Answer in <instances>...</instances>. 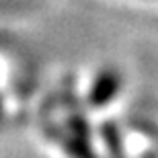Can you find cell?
<instances>
[{"label":"cell","instance_id":"cell-1","mask_svg":"<svg viewBox=\"0 0 158 158\" xmlns=\"http://www.w3.org/2000/svg\"><path fill=\"white\" fill-rule=\"evenodd\" d=\"M119 93V76L115 72H103L93 84L90 103L94 107H103Z\"/></svg>","mask_w":158,"mask_h":158}]
</instances>
